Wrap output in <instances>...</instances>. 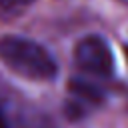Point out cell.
I'll return each mask as SVG.
<instances>
[{"mask_svg": "<svg viewBox=\"0 0 128 128\" xmlns=\"http://www.w3.org/2000/svg\"><path fill=\"white\" fill-rule=\"evenodd\" d=\"M34 0H0V8L6 10V12H16V10H22L26 6H30Z\"/></svg>", "mask_w": 128, "mask_h": 128, "instance_id": "obj_4", "label": "cell"}, {"mask_svg": "<svg viewBox=\"0 0 128 128\" xmlns=\"http://www.w3.org/2000/svg\"><path fill=\"white\" fill-rule=\"evenodd\" d=\"M76 66L92 76H112L114 74V54L106 38L100 34H88L74 46Z\"/></svg>", "mask_w": 128, "mask_h": 128, "instance_id": "obj_2", "label": "cell"}, {"mask_svg": "<svg viewBox=\"0 0 128 128\" xmlns=\"http://www.w3.org/2000/svg\"><path fill=\"white\" fill-rule=\"evenodd\" d=\"M122 2H126V4H128V0H122Z\"/></svg>", "mask_w": 128, "mask_h": 128, "instance_id": "obj_7", "label": "cell"}, {"mask_svg": "<svg viewBox=\"0 0 128 128\" xmlns=\"http://www.w3.org/2000/svg\"><path fill=\"white\" fill-rule=\"evenodd\" d=\"M68 88H70L72 96H76V98H80V100L94 102V104H96V102H102V92H100L94 84H90V82H86V80L72 78L70 84H68Z\"/></svg>", "mask_w": 128, "mask_h": 128, "instance_id": "obj_3", "label": "cell"}, {"mask_svg": "<svg viewBox=\"0 0 128 128\" xmlns=\"http://www.w3.org/2000/svg\"><path fill=\"white\" fill-rule=\"evenodd\" d=\"M124 54H126V60H128V46H124Z\"/></svg>", "mask_w": 128, "mask_h": 128, "instance_id": "obj_6", "label": "cell"}, {"mask_svg": "<svg viewBox=\"0 0 128 128\" xmlns=\"http://www.w3.org/2000/svg\"><path fill=\"white\" fill-rule=\"evenodd\" d=\"M0 62L14 74L36 82H50L58 74V62L46 46L26 36H0Z\"/></svg>", "mask_w": 128, "mask_h": 128, "instance_id": "obj_1", "label": "cell"}, {"mask_svg": "<svg viewBox=\"0 0 128 128\" xmlns=\"http://www.w3.org/2000/svg\"><path fill=\"white\" fill-rule=\"evenodd\" d=\"M0 128H10V122H8V116H6V110L0 102Z\"/></svg>", "mask_w": 128, "mask_h": 128, "instance_id": "obj_5", "label": "cell"}]
</instances>
